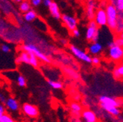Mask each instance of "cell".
Segmentation results:
<instances>
[{"label":"cell","instance_id":"5b68a950","mask_svg":"<svg viewBox=\"0 0 123 122\" xmlns=\"http://www.w3.org/2000/svg\"><path fill=\"white\" fill-rule=\"evenodd\" d=\"M99 31L98 30V26L95 21V20H91L89 26L86 29V38L88 41H92V39L93 38L95 35Z\"/></svg>","mask_w":123,"mask_h":122},{"label":"cell","instance_id":"83f0119b","mask_svg":"<svg viewBox=\"0 0 123 122\" xmlns=\"http://www.w3.org/2000/svg\"><path fill=\"white\" fill-rule=\"evenodd\" d=\"M114 42L115 45H119V46L123 48V37L119 36L118 37H117V38L115 39V40H114Z\"/></svg>","mask_w":123,"mask_h":122},{"label":"cell","instance_id":"74e56055","mask_svg":"<svg viewBox=\"0 0 123 122\" xmlns=\"http://www.w3.org/2000/svg\"><path fill=\"white\" fill-rule=\"evenodd\" d=\"M61 42H62V44H64V45L67 43V42H66L67 41H66V40H61Z\"/></svg>","mask_w":123,"mask_h":122},{"label":"cell","instance_id":"d4e9b609","mask_svg":"<svg viewBox=\"0 0 123 122\" xmlns=\"http://www.w3.org/2000/svg\"><path fill=\"white\" fill-rule=\"evenodd\" d=\"M115 32H117V33H121L122 32H123V19L118 18L117 17V28L115 29Z\"/></svg>","mask_w":123,"mask_h":122},{"label":"cell","instance_id":"44dd1931","mask_svg":"<svg viewBox=\"0 0 123 122\" xmlns=\"http://www.w3.org/2000/svg\"><path fill=\"white\" fill-rule=\"evenodd\" d=\"M48 84L54 89H61L62 88V83L59 81H54V80H49L48 81Z\"/></svg>","mask_w":123,"mask_h":122},{"label":"cell","instance_id":"8992f818","mask_svg":"<svg viewBox=\"0 0 123 122\" xmlns=\"http://www.w3.org/2000/svg\"><path fill=\"white\" fill-rule=\"evenodd\" d=\"M61 18L65 25L67 26V28L70 31L77 27L78 22H77V20L74 17L68 16V15H63V16H61Z\"/></svg>","mask_w":123,"mask_h":122},{"label":"cell","instance_id":"f546056e","mask_svg":"<svg viewBox=\"0 0 123 122\" xmlns=\"http://www.w3.org/2000/svg\"><path fill=\"white\" fill-rule=\"evenodd\" d=\"M2 51L4 52V53H9L10 51V48L8 45H2Z\"/></svg>","mask_w":123,"mask_h":122},{"label":"cell","instance_id":"f35d334b","mask_svg":"<svg viewBox=\"0 0 123 122\" xmlns=\"http://www.w3.org/2000/svg\"><path fill=\"white\" fill-rule=\"evenodd\" d=\"M120 37H123V32H122L121 33H120V35H119Z\"/></svg>","mask_w":123,"mask_h":122},{"label":"cell","instance_id":"e0dca14e","mask_svg":"<svg viewBox=\"0 0 123 122\" xmlns=\"http://www.w3.org/2000/svg\"><path fill=\"white\" fill-rule=\"evenodd\" d=\"M36 18H37V13L32 10H29L24 14V20L27 22L33 21L34 20H35Z\"/></svg>","mask_w":123,"mask_h":122},{"label":"cell","instance_id":"7402d4cb","mask_svg":"<svg viewBox=\"0 0 123 122\" xmlns=\"http://www.w3.org/2000/svg\"><path fill=\"white\" fill-rule=\"evenodd\" d=\"M19 9L22 12H28L29 10H31V7H30V4L29 2L27 1H22L20 4V6H19Z\"/></svg>","mask_w":123,"mask_h":122},{"label":"cell","instance_id":"ba28073f","mask_svg":"<svg viewBox=\"0 0 123 122\" xmlns=\"http://www.w3.org/2000/svg\"><path fill=\"white\" fill-rule=\"evenodd\" d=\"M100 106L103 110L106 111L108 113H109L110 115L114 117H118L120 115V110L118 108V107L104 104V103H100Z\"/></svg>","mask_w":123,"mask_h":122},{"label":"cell","instance_id":"ffe728a7","mask_svg":"<svg viewBox=\"0 0 123 122\" xmlns=\"http://www.w3.org/2000/svg\"><path fill=\"white\" fill-rule=\"evenodd\" d=\"M70 108L71 110L73 113L77 114V115H79L80 113L81 112V107L79 104L76 103V102H73L70 105Z\"/></svg>","mask_w":123,"mask_h":122},{"label":"cell","instance_id":"9c48e42d","mask_svg":"<svg viewBox=\"0 0 123 122\" xmlns=\"http://www.w3.org/2000/svg\"><path fill=\"white\" fill-rule=\"evenodd\" d=\"M96 9V2L95 0H88L86 7V16L91 21L94 20Z\"/></svg>","mask_w":123,"mask_h":122},{"label":"cell","instance_id":"d6a6232c","mask_svg":"<svg viewBox=\"0 0 123 122\" xmlns=\"http://www.w3.org/2000/svg\"><path fill=\"white\" fill-rule=\"evenodd\" d=\"M42 2H43V4L44 5V6L47 7H49L52 2L51 0H43Z\"/></svg>","mask_w":123,"mask_h":122},{"label":"cell","instance_id":"7a4b0ae2","mask_svg":"<svg viewBox=\"0 0 123 122\" xmlns=\"http://www.w3.org/2000/svg\"><path fill=\"white\" fill-rule=\"evenodd\" d=\"M70 51L76 58H78L82 62L88 64L92 63V57L85 51L79 49L76 46H74V45H71L70 46Z\"/></svg>","mask_w":123,"mask_h":122},{"label":"cell","instance_id":"7c38bea8","mask_svg":"<svg viewBox=\"0 0 123 122\" xmlns=\"http://www.w3.org/2000/svg\"><path fill=\"white\" fill-rule=\"evenodd\" d=\"M105 12L107 15V18H111V19H117L118 17V10H117L116 7L112 5H108L105 7Z\"/></svg>","mask_w":123,"mask_h":122},{"label":"cell","instance_id":"9a60e30c","mask_svg":"<svg viewBox=\"0 0 123 122\" xmlns=\"http://www.w3.org/2000/svg\"><path fill=\"white\" fill-rule=\"evenodd\" d=\"M99 102L100 103H104L107 105H111L113 106L119 107V103L114 98L110 97H107V96H100L99 97Z\"/></svg>","mask_w":123,"mask_h":122},{"label":"cell","instance_id":"d590c367","mask_svg":"<svg viewBox=\"0 0 123 122\" xmlns=\"http://www.w3.org/2000/svg\"><path fill=\"white\" fill-rule=\"evenodd\" d=\"M115 45V43H114V41L109 42V43H108V47H109V48H111V47H112L113 45Z\"/></svg>","mask_w":123,"mask_h":122},{"label":"cell","instance_id":"484cf974","mask_svg":"<svg viewBox=\"0 0 123 122\" xmlns=\"http://www.w3.org/2000/svg\"><path fill=\"white\" fill-rule=\"evenodd\" d=\"M13 119L8 114L3 113L0 118V122H13Z\"/></svg>","mask_w":123,"mask_h":122},{"label":"cell","instance_id":"603a6c76","mask_svg":"<svg viewBox=\"0 0 123 122\" xmlns=\"http://www.w3.org/2000/svg\"><path fill=\"white\" fill-rule=\"evenodd\" d=\"M117 25V19H111V18H107V24L106 26H109V28L112 30V31H115Z\"/></svg>","mask_w":123,"mask_h":122},{"label":"cell","instance_id":"8fae6325","mask_svg":"<svg viewBox=\"0 0 123 122\" xmlns=\"http://www.w3.org/2000/svg\"><path fill=\"white\" fill-rule=\"evenodd\" d=\"M102 50H103V45L100 42H92V43H91L89 45L88 51H89V54L96 56V55L100 53Z\"/></svg>","mask_w":123,"mask_h":122},{"label":"cell","instance_id":"5bb4252c","mask_svg":"<svg viewBox=\"0 0 123 122\" xmlns=\"http://www.w3.org/2000/svg\"><path fill=\"white\" fill-rule=\"evenodd\" d=\"M49 10H50V12L51 14L52 17H54L56 20H59L61 18V13L59 11V8L56 2H52L50 6L49 7Z\"/></svg>","mask_w":123,"mask_h":122},{"label":"cell","instance_id":"3957f363","mask_svg":"<svg viewBox=\"0 0 123 122\" xmlns=\"http://www.w3.org/2000/svg\"><path fill=\"white\" fill-rule=\"evenodd\" d=\"M122 53L123 48L119 46V45H114L112 47L109 48V56L110 58L114 62H119L122 58Z\"/></svg>","mask_w":123,"mask_h":122},{"label":"cell","instance_id":"836d02e7","mask_svg":"<svg viewBox=\"0 0 123 122\" xmlns=\"http://www.w3.org/2000/svg\"><path fill=\"white\" fill-rule=\"evenodd\" d=\"M6 100H7V99H6L5 97L2 94L0 93V102H2V103H5Z\"/></svg>","mask_w":123,"mask_h":122},{"label":"cell","instance_id":"ab89813d","mask_svg":"<svg viewBox=\"0 0 123 122\" xmlns=\"http://www.w3.org/2000/svg\"><path fill=\"white\" fill-rule=\"evenodd\" d=\"M3 113H2L1 112H0V118H1V116H2V115Z\"/></svg>","mask_w":123,"mask_h":122},{"label":"cell","instance_id":"b9f144b4","mask_svg":"<svg viewBox=\"0 0 123 122\" xmlns=\"http://www.w3.org/2000/svg\"><path fill=\"white\" fill-rule=\"evenodd\" d=\"M0 32H1V30H0Z\"/></svg>","mask_w":123,"mask_h":122},{"label":"cell","instance_id":"277c9868","mask_svg":"<svg viewBox=\"0 0 123 122\" xmlns=\"http://www.w3.org/2000/svg\"><path fill=\"white\" fill-rule=\"evenodd\" d=\"M107 15L105 10L103 9H99L95 12V21L98 26H105L107 24Z\"/></svg>","mask_w":123,"mask_h":122},{"label":"cell","instance_id":"e575fe53","mask_svg":"<svg viewBox=\"0 0 123 122\" xmlns=\"http://www.w3.org/2000/svg\"><path fill=\"white\" fill-rule=\"evenodd\" d=\"M0 112H1L2 113H5V108L2 104H0Z\"/></svg>","mask_w":123,"mask_h":122},{"label":"cell","instance_id":"4dcf8cb0","mask_svg":"<svg viewBox=\"0 0 123 122\" xmlns=\"http://www.w3.org/2000/svg\"><path fill=\"white\" fill-rule=\"evenodd\" d=\"M42 1L43 0H31V4L35 7H37L42 3Z\"/></svg>","mask_w":123,"mask_h":122},{"label":"cell","instance_id":"60d3db41","mask_svg":"<svg viewBox=\"0 0 123 122\" xmlns=\"http://www.w3.org/2000/svg\"><path fill=\"white\" fill-rule=\"evenodd\" d=\"M122 58H123V53H122Z\"/></svg>","mask_w":123,"mask_h":122},{"label":"cell","instance_id":"ac0fdd59","mask_svg":"<svg viewBox=\"0 0 123 122\" xmlns=\"http://www.w3.org/2000/svg\"><path fill=\"white\" fill-rule=\"evenodd\" d=\"M28 53L29 55V64L33 66L34 67H37L39 64L37 57L32 53L31 52H28Z\"/></svg>","mask_w":123,"mask_h":122},{"label":"cell","instance_id":"1f68e13d","mask_svg":"<svg viewBox=\"0 0 123 122\" xmlns=\"http://www.w3.org/2000/svg\"><path fill=\"white\" fill-rule=\"evenodd\" d=\"M72 33H73V35L75 37H79L80 36V32L78 29H74L73 30H72Z\"/></svg>","mask_w":123,"mask_h":122},{"label":"cell","instance_id":"4316f807","mask_svg":"<svg viewBox=\"0 0 123 122\" xmlns=\"http://www.w3.org/2000/svg\"><path fill=\"white\" fill-rule=\"evenodd\" d=\"M17 83L20 87H24L26 86V80L24 78V76L22 75H18L16 78Z\"/></svg>","mask_w":123,"mask_h":122},{"label":"cell","instance_id":"30bf717a","mask_svg":"<svg viewBox=\"0 0 123 122\" xmlns=\"http://www.w3.org/2000/svg\"><path fill=\"white\" fill-rule=\"evenodd\" d=\"M82 118L86 122H96L98 121V117L95 112L90 110H84L81 113Z\"/></svg>","mask_w":123,"mask_h":122},{"label":"cell","instance_id":"6da1fadb","mask_svg":"<svg viewBox=\"0 0 123 122\" xmlns=\"http://www.w3.org/2000/svg\"><path fill=\"white\" fill-rule=\"evenodd\" d=\"M22 48H23V50L26 52H31V53H34L37 57V58L43 61V62H46V63L50 62V60H49V57L46 56L42 51H40V49L36 46V45H35L33 44H26V45H24Z\"/></svg>","mask_w":123,"mask_h":122},{"label":"cell","instance_id":"f1b7e54d","mask_svg":"<svg viewBox=\"0 0 123 122\" xmlns=\"http://www.w3.org/2000/svg\"><path fill=\"white\" fill-rule=\"evenodd\" d=\"M100 62V58L98 56H94V57H92V64H94L95 65H98L99 64Z\"/></svg>","mask_w":123,"mask_h":122},{"label":"cell","instance_id":"cb8c5ba5","mask_svg":"<svg viewBox=\"0 0 123 122\" xmlns=\"http://www.w3.org/2000/svg\"><path fill=\"white\" fill-rule=\"evenodd\" d=\"M111 4L116 7L119 12L123 11V0H111Z\"/></svg>","mask_w":123,"mask_h":122},{"label":"cell","instance_id":"52a82bcc","mask_svg":"<svg viewBox=\"0 0 123 122\" xmlns=\"http://www.w3.org/2000/svg\"><path fill=\"white\" fill-rule=\"evenodd\" d=\"M23 111L25 115L30 118H36L39 114L38 110L36 107L30 104H24L23 105Z\"/></svg>","mask_w":123,"mask_h":122},{"label":"cell","instance_id":"d6986e66","mask_svg":"<svg viewBox=\"0 0 123 122\" xmlns=\"http://www.w3.org/2000/svg\"><path fill=\"white\" fill-rule=\"evenodd\" d=\"M18 60V62H20L29 64V53L24 51V52H22L21 53V55L19 56Z\"/></svg>","mask_w":123,"mask_h":122},{"label":"cell","instance_id":"2e32d148","mask_svg":"<svg viewBox=\"0 0 123 122\" xmlns=\"http://www.w3.org/2000/svg\"><path fill=\"white\" fill-rule=\"evenodd\" d=\"M113 75L117 79L123 78V63L117 65V67L114 69L113 72Z\"/></svg>","mask_w":123,"mask_h":122},{"label":"cell","instance_id":"8d00e7d4","mask_svg":"<svg viewBox=\"0 0 123 122\" xmlns=\"http://www.w3.org/2000/svg\"><path fill=\"white\" fill-rule=\"evenodd\" d=\"M14 1L15 2H17V3H21L23 0H14Z\"/></svg>","mask_w":123,"mask_h":122},{"label":"cell","instance_id":"4fadbf2b","mask_svg":"<svg viewBox=\"0 0 123 122\" xmlns=\"http://www.w3.org/2000/svg\"><path fill=\"white\" fill-rule=\"evenodd\" d=\"M5 104L7 108V109L10 110V111L15 112L19 109V105H18V102L13 98L7 99Z\"/></svg>","mask_w":123,"mask_h":122}]
</instances>
